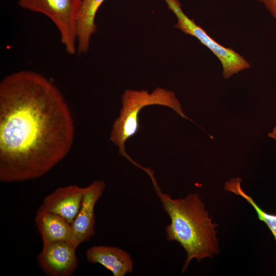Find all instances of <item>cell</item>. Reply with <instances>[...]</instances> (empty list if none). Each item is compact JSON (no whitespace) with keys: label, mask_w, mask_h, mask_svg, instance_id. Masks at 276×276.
Listing matches in <instances>:
<instances>
[{"label":"cell","mask_w":276,"mask_h":276,"mask_svg":"<svg viewBox=\"0 0 276 276\" xmlns=\"http://www.w3.org/2000/svg\"><path fill=\"white\" fill-rule=\"evenodd\" d=\"M74 127L60 91L43 75L20 71L0 83V180L43 176L69 152Z\"/></svg>","instance_id":"obj_1"},{"label":"cell","mask_w":276,"mask_h":276,"mask_svg":"<svg viewBox=\"0 0 276 276\" xmlns=\"http://www.w3.org/2000/svg\"><path fill=\"white\" fill-rule=\"evenodd\" d=\"M154 190L171 222L165 227L166 238L180 244L187 254L182 273L187 269L191 261L199 262L204 258H211L219 253L218 239L216 228L200 196L189 193L183 198L173 199L163 193L154 176L149 174Z\"/></svg>","instance_id":"obj_2"},{"label":"cell","mask_w":276,"mask_h":276,"mask_svg":"<svg viewBox=\"0 0 276 276\" xmlns=\"http://www.w3.org/2000/svg\"><path fill=\"white\" fill-rule=\"evenodd\" d=\"M122 104L120 116L113 124L110 139L119 147V154L132 164L134 161L126 153L125 144L139 131V115L144 107L152 105L167 106L181 118L193 122L185 114L174 93L161 87L154 89L151 93L147 90L127 89L122 95Z\"/></svg>","instance_id":"obj_3"},{"label":"cell","mask_w":276,"mask_h":276,"mask_svg":"<svg viewBox=\"0 0 276 276\" xmlns=\"http://www.w3.org/2000/svg\"><path fill=\"white\" fill-rule=\"evenodd\" d=\"M81 0H18L22 8L48 17L58 29L67 53L77 52V25Z\"/></svg>","instance_id":"obj_4"},{"label":"cell","mask_w":276,"mask_h":276,"mask_svg":"<svg viewBox=\"0 0 276 276\" xmlns=\"http://www.w3.org/2000/svg\"><path fill=\"white\" fill-rule=\"evenodd\" d=\"M177 19L175 28L186 34L196 38L217 57L223 68L225 79L250 67L249 62L239 53L231 48H226L212 38L194 20L190 18L182 11L178 0H164Z\"/></svg>","instance_id":"obj_5"},{"label":"cell","mask_w":276,"mask_h":276,"mask_svg":"<svg viewBox=\"0 0 276 276\" xmlns=\"http://www.w3.org/2000/svg\"><path fill=\"white\" fill-rule=\"evenodd\" d=\"M78 246L67 241L43 244L37 258L40 269L49 276H71L78 265L76 255Z\"/></svg>","instance_id":"obj_6"},{"label":"cell","mask_w":276,"mask_h":276,"mask_svg":"<svg viewBox=\"0 0 276 276\" xmlns=\"http://www.w3.org/2000/svg\"><path fill=\"white\" fill-rule=\"evenodd\" d=\"M85 187L70 185L57 188L43 200L38 211L58 215L72 224L82 202Z\"/></svg>","instance_id":"obj_7"},{"label":"cell","mask_w":276,"mask_h":276,"mask_svg":"<svg viewBox=\"0 0 276 276\" xmlns=\"http://www.w3.org/2000/svg\"><path fill=\"white\" fill-rule=\"evenodd\" d=\"M105 187L103 180H95L85 187L81 207L71 224L79 244L87 242L95 234V207Z\"/></svg>","instance_id":"obj_8"},{"label":"cell","mask_w":276,"mask_h":276,"mask_svg":"<svg viewBox=\"0 0 276 276\" xmlns=\"http://www.w3.org/2000/svg\"><path fill=\"white\" fill-rule=\"evenodd\" d=\"M86 257L88 262L101 264L114 276H125L132 271L130 255L118 247L95 245L86 250Z\"/></svg>","instance_id":"obj_9"},{"label":"cell","mask_w":276,"mask_h":276,"mask_svg":"<svg viewBox=\"0 0 276 276\" xmlns=\"http://www.w3.org/2000/svg\"><path fill=\"white\" fill-rule=\"evenodd\" d=\"M34 222L43 244L61 241H71L79 244L72 224L58 215L37 211Z\"/></svg>","instance_id":"obj_10"},{"label":"cell","mask_w":276,"mask_h":276,"mask_svg":"<svg viewBox=\"0 0 276 276\" xmlns=\"http://www.w3.org/2000/svg\"><path fill=\"white\" fill-rule=\"evenodd\" d=\"M105 0H81L77 25V52L86 53L88 51L91 36L95 33L97 12Z\"/></svg>","instance_id":"obj_11"},{"label":"cell","mask_w":276,"mask_h":276,"mask_svg":"<svg viewBox=\"0 0 276 276\" xmlns=\"http://www.w3.org/2000/svg\"><path fill=\"white\" fill-rule=\"evenodd\" d=\"M241 181V179L240 177L231 179L225 182L224 189L227 191L241 196L253 207L259 219L266 224L271 232L276 242V214H268L263 211L252 197L242 190L240 184Z\"/></svg>","instance_id":"obj_12"},{"label":"cell","mask_w":276,"mask_h":276,"mask_svg":"<svg viewBox=\"0 0 276 276\" xmlns=\"http://www.w3.org/2000/svg\"><path fill=\"white\" fill-rule=\"evenodd\" d=\"M262 3L271 16L276 18V0H259Z\"/></svg>","instance_id":"obj_13"},{"label":"cell","mask_w":276,"mask_h":276,"mask_svg":"<svg viewBox=\"0 0 276 276\" xmlns=\"http://www.w3.org/2000/svg\"><path fill=\"white\" fill-rule=\"evenodd\" d=\"M268 136L276 140V126L273 128L272 132L268 133Z\"/></svg>","instance_id":"obj_14"}]
</instances>
